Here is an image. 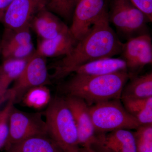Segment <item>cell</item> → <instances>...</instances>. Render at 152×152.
Instances as JSON below:
<instances>
[{
  "label": "cell",
  "instance_id": "cell-1",
  "mask_svg": "<svg viewBox=\"0 0 152 152\" xmlns=\"http://www.w3.org/2000/svg\"><path fill=\"white\" fill-rule=\"evenodd\" d=\"M77 43L71 52L55 65L53 78H63L86 63L113 57L121 53L123 45L110 26L107 11Z\"/></svg>",
  "mask_w": 152,
  "mask_h": 152
},
{
  "label": "cell",
  "instance_id": "cell-2",
  "mask_svg": "<svg viewBox=\"0 0 152 152\" xmlns=\"http://www.w3.org/2000/svg\"><path fill=\"white\" fill-rule=\"evenodd\" d=\"M130 75L127 71L91 76L75 75L64 87L67 96L80 98L89 106L105 101L121 99Z\"/></svg>",
  "mask_w": 152,
  "mask_h": 152
},
{
  "label": "cell",
  "instance_id": "cell-3",
  "mask_svg": "<svg viewBox=\"0 0 152 152\" xmlns=\"http://www.w3.org/2000/svg\"><path fill=\"white\" fill-rule=\"evenodd\" d=\"M48 135L64 152H80L72 113L65 98L52 99L45 113Z\"/></svg>",
  "mask_w": 152,
  "mask_h": 152
},
{
  "label": "cell",
  "instance_id": "cell-4",
  "mask_svg": "<svg viewBox=\"0 0 152 152\" xmlns=\"http://www.w3.org/2000/svg\"><path fill=\"white\" fill-rule=\"evenodd\" d=\"M121 99L105 101L89 106L96 134L118 129H137L141 126L125 109Z\"/></svg>",
  "mask_w": 152,
  "mask_h": 152
},
{
  "label": "cell",
  "instance_id": "cell-5",
  "mask_svg": "<svg viewBox=\"0 0 152 152\" xmlns=\"http://www.w3.org/2000/svg\"><path fill=\"white\" fill-rule=\"evenodd\" d=\"M49 81L46 60L35 52L28 59L23 70L14 82L13 86L4 94L6 101L21 100L28 90L38 86H46Z\"/></svg>",
  "mask_w": 152,
  "mask_h": 152
},
{
  "label": "cell",
  "instance_id": "cell-6",
  "mask_svg": "<svg viewBox=\"0 0 152 152\" xmlns=\"http://www.w3.org/2000/svg\"><path fill=\"white\" fill-rule=\"evenodd\" d=\"M43 115L42 113L23 111L14 105L10 115L8 139L3 150L31 137L48 135Z\"/></svg>",
  "mask_w": 152,
  "mask_h": 152
},
{
  "label": "cell",
  "instance_id": "cell-7",
  "mask_svg": "<svg viewBox=\"0 0 152 152\" xmlns=\"http://www.w3.org/2000/svg\"><path fill=\"white\" fill-rule=\"evenodd\" d=\"M109 20L124 34L132 36L140 32L148 19L129 0H113Z\"/></svg>",
  "mask_w": 152,
  "mask_h": 152
},
{
  "label": "cell",
  "instance_id": "cell-8",
  "mask_svg": "<svg viewBox=\"0 0 152 152\" xmlns=\"http://www.w3.org/2000/svg\"><path fill=\"white\" fill-rule=\"evenodd\" d=\"M104 0H79L73 15L70 32L76 42L83 39L106 12Z\"/></svg>",
  "mask_w": 152,
  "mask_h": 152
},
{
  "label": "cell",
  "instance_id": "cell-9",
  "mask_svg": "<svg viewBox=\"0 0 152 152\" xmlns=\"http://www.w3.org/2000/svg\"><path fill=\"white\" fill-rule=\"evenodd\" d=\"M48 2V0H14L6 10L1 21L8 29L30 27L34 17L45 9Z\"/></svg>",
  "mask_w": 152,
  "mask_h": 152
},
{
  "label": "cell",
  "instance_id": "cell-10",
  "mask_svg": "<svg viewBox=\"0 0 152 152\" xmlns=\"http://www.w3.org/2000/svg\"><path fill=\"white\" fill-rule=\"evenodd\" d=\"M65 99L75 122L80 147L92 148L96 142L97 134L89 106L84 101L76 97L67 96Z\"/></svg>",
  "mask_w": 152,
  "mask_h": 152
},
{
  "label": "cell",
  "instance_id": "cell-11",
  "mask_svg": "<svg viewBox=\"0 0 152 152\" xmlns=\"http://www.w3.org/2000/svg\"><path fill=\"white\" fill-rule=\"evenodd\" d=\"M121 53L128 69H139L151 64V38L145 33L130 38L123 44Z\"/></svg>",
  "mask_w": 152,
  "mask_h": 152
},
{
  "label": "cell",
  "instance_id": "cell-12",
  "mask_svg": "<svg viewBox=\"0 0 152 152\" xmlns=\"http://www.w3.org/2000/svg\"><path fill=\"white\" fill-rule=\"evenodd\" d=\"M102 152H137L134 132L118 129L97 135V141L92 148Z\"/></svg>",
  "mask_w": 152,
  "mask_h": 152
},
{
  "label": "cell",
  "instance_id": "cell-13",
  "mask_svg": "<svg viewBox=\"0 0 152 152\" xmlns=\"http://www.w3.org/2000/svg\"><path fill=\"white\" fill-rule=\"evenodd\" d=\"M31 26L42 39H53L69 31L66 25L52 12L45 9L40 11L35 16L30 27Z\"/></svg>",
  "mask_w": 152,
  "mask_h": 152
},
{
  "label": "cell",
  "instance_id": "cell-14",
  "mask_svg": "<svg viewBox=\"0 0 152 152\" xmlns=\"http://www.w3.org/2000/svg\"><path fill=\"white\" fill-rule=\"evenodd\" d=\"M126 62L123 58H103L86 63L74 71L75 75L96 76L127 71Z\"/></svg>",
  "mask_w": 152,
  "mask_h": 152
},
{
  "label": "cell",
  "instance_id": "cell-15",
  "mask_svg": "<svg viewBox=\"0 0 152 152\" xmlns=\"http://www.w3.org/2000/svg\"><path fill=\"white\" fill-rule=\"evenodd\" d=\"M76 43L69 31L53 39H40L38 42L36 52L45 58L65 56L71 52Z\"/></svg>",
  "mask_w": 152,
  "mask_h": 152
},
{
  "label": "cell",
  "instance_id": "cell-16",
  "mask_svg": "<svg viewBox=\"0 0 152 152\" xmlns=\"http://www.w3.org/2000/svg\"><path fill=\"white\" fill-rule=\"evenodd\" d=\"M4 152H64L48 135H41L14 144Z\"/></svg>",
  "mask_w": 152,
  "mask_h": 152
},
{
  "label": "cell",
  "instance_id": "cell-17",
  "mask_svg": "<svg viewBox=\"0 0 152 152\" xmlns=\"http://www.w3.org/2000/svg\"><path fill=\"white\" fill-rule=\"evenodd\" d=\"M152 97V73H148L134 78L126 84L121 99H147Z\"/></svg>",
  "mask_w": 152,
  "mask_h": 152
},
{
  "label": "cell",
  "instance_id": "cell-18",
  "mask_svg": "<svg viewBox=\"0 0 152 152\" xmlns=\"http://www.w3.org/2000/svg\"><path fill=\"white\" fill-rule=\"evenodd\" d=\"M121 100L125 109L140 125H152V97L147 99Z\"/></svg>",
  "mask_w": 152,
  "mask_h": 152
},
{
  "label": "cell",
  "instance_id": "cell-19",
  "mask_svg": "<svg viewBox=\"0 0 152 152\" xmlns=\"http://www.w3.org/2000/svg\"><path fill=\"white\" fill-rule=\"evenodd\" d=\"M28 59H4L0 66V97L4 96L11 84L18 77Z\"/></svg>",
  "mask_w": 152,
  "mask_h": 152
},
{
  "label": "cell",
  "instance_id": "cell-20",
  "mask_svg": "<svg viewBox=\"0 0 152 152\" xmlns=\"http://www.w3.org/2000/svg\"><path fill=\"white\" fill-rule=\"evenodd\" d=\"M52 99L50 91L46 86H38L28 90L21 99L25 106L39 110L47 108Z\"/></svg>",
  "mask_w": 152,
  "mask_h": 152
},
{
  "label": "cell",
  "instance_id": "cell-21",
  "mask_svg": "<svg viewBox=\"0 0 152 152\" xmlns=\"http://www.w3.org/2000/svg\"><path fill=\"white\" fill-rule=\"evenodd\" d=\"M31 42L32 36L30 27L17 30L5 28L2 40L0 44V49L15 46Z\"/></svg>",
  "mask_w": 152,
  "mask_h": 152
},
{
  "label": "cell",
  "instance_id": "cell-22",
  "mask_svg": "<svg viewBox=\"0 0 152 152\" xmlns=\"http://www.w3.org/2000/svg\"><path fill=\"white\" fill-rule=\"evenodd\" d=\"M36 52L32 42L15 46L0 49L4 59L26 60L29 58Z\"/></svg>",
  "mask_w": 152,
  "mask_h": 152
},
{
  "label": "cell",
  "instance_id": "cell-23",
  "mask_svg": "<svg viewBox=\"0 0 152 152\" xmlns=\"http://www.w3.org/2000/svg\"><path fill=\"white\" fill-rule=\"evenodd\" d=\"M134 134L137 152H152V125H141Z\"/></svg>",
  "mask_w": 152,
  "mask_h": 152
},
{
  "label": "cell",
  "instance_id": "cell-24",
  "mask_svg": "<svg viewBox=\"0 0 152 152\" xmlns=\"http://www.w3.org/2000/svg\"><path fill=\"white\" fill-rule=\"evenodd\" d=\"M14 105V101L8 100L4 108L0 110V152L4 149L8 139L10 115Z\"/></svg>",
  "mask_w": 152,
  "mask_h": 152
},
{
  "label": "cell",
  "instance_id": "cell-25",
  "mask_svg": "<svg viewBox=\"0 0 152 152\" xmlns=\"http://www.w3.org/2000/svg\"><path fill=\"white\" fill-rule=\"evenodd\" d=\"M75 0H48L46 7L50 12L57 14L65 19L71 17Z\"/></svg>",
  "mask_w": 152,
  "mask_h": 152
},
{
  "label": "cell",
  "instance_id": "cell-26",
  "mask_svg": "<svg viewBox=\"0 0 152 152\" xmlns=\"http://www.w3.org/2000/svg\"><path fill=\"white\" fill-rule=\"evenodd\" d=\"M147 17L149 21H152V0H129Z\"/></svg>",
  "mask_w": 152,
  "mask_h": 152
},
{
  "label": "cell",
  "instance_id": "cell-27",
  "mask_svg": "<svg viewBox=\"0 0 152 152\" xmlns=\"http://www.w3.org/2000/svg\"><path fill=\"white\" fill-rule=\"evenodd\" d=\"M14 0H0V21L5 12Z\"/></svg>",
  "mask_w": 152,
  "mask_h": 152
},
{
  "label": "cell",
  "instance_id": "cell-28",
  "mask_svg": "<svg viewBox=\"0 0 152 152\" xmlns=\"http://www.w3.org/2000/svg\"><path fill=\"white\" fill-rule=\"evenodd\" d=\"M80 152H102L94 149L91 147L80 148Z\"/></svg>",
  "mask_w": 152,
  "mask_h": 152
},
{
  "label": "cell",
  "instance_id": "cell-29",
  "mask_svg": "<svg viewBox=\"0 0 152 152\" xmlns=\"http://www.w3.org/2000/svg\"><path fill=\"white\" fill-rule=\"evenodd\" d=\"M4 102H6V101H5L4 99L3 98V97H0V105H1V104H2Z\"/></svg>",
  "mask_w": 152,
  "mask_h": 152
},
{
  "label": "cell",
  "instance_id": "cell-30",
  "mask_svg": "<svg viewBox=\"0 0 152 152\" xmlns=\"http://www.w3.org/2000/svg\"></svg>",
  "mask_w": 152,
  "mask_h": 152
}]
</instances>
